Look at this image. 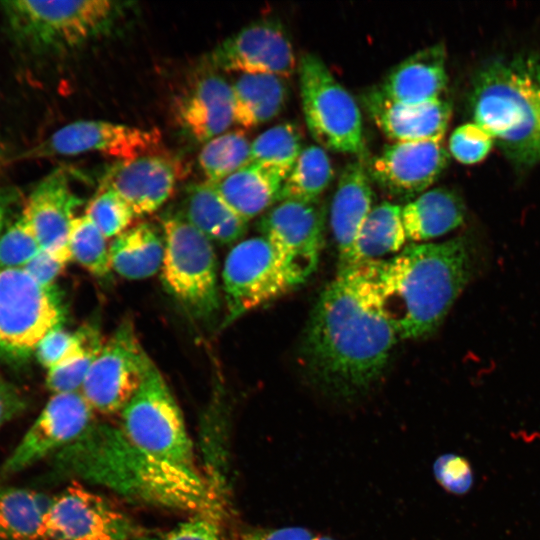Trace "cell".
Listing matches in <instances>:
<instances>
[{
  "label": "cell",
  "mask_w": 540,
  "mask_h": 540,
  "mask_svg": "<svg viewBox=\"0 0 540 540\" xmlns=\"http://www.w3.org/2000/svg\"><path fill=\"white\" fill-rule=\"evenodd\" d=\"M396 332L377 309L362 266L338 271L320 294L300 356L313 384L343 399L368 391L384 373Z\"/></svg>",
  "instance_id": "1"
},
{
  "label": "cell",
  "mask_w": 540,
  "mask_h": 540,
  "mask_svg": "<svg viewBox=\"0 0 540 540\" xmlns=\"http://www.w3.org/2000/svg\"><path fill=\"white\" fill-rule=\"evenodd\" d=\"M485 248L468 233L412 243L388 259L359 263L377 309L399 339L432 335L482 271Z\"/></svg>",
  "instance_id": "2"
},
{
  "label": "cell",
  "mask_w": 540,
  "mask_h": 540,
  "mask_svg": "<svg viewBox=\"0 0 540 540\" xmlns=\"http://www.w3.org/2000/svg\"><path fill=\"white\" fill-rule=\"evenodd\" d=\"M55 466L141 503L213 518L219 512L215 492L196 470L143 451L111 425L93 423L56 454Z\"/></svg>",
  "instance_id": "3"
},
{
  "label": "cell",
  "mask_w": 540,
  "mask_h": 540,
  "mask_svg": "<svg viewBox=\"0 0 540 540\" xmlns=\"http://www.w3.org/2000/svg\"><path fill=\"white\" fill-rule=\"evenodd\" d=\"M473 122L519 166L540 161V55L492 59L479 68L469 96Z\"/></svg>",
  "instance_id": "4"
},
{
  "label": "cell",
  "mask_w": 540,
  "mask_h": 540,
  "mask_svg": "<svg viewBox=\"0 0 540 540\" xmlns=\"http://www.w3.org/2000/svg\"><path fill=\"white\" fill-rule=\"evenodd\" d=\"M0 6L12 44L33 57L66 52L107 33L122 12L109 0H12Z\"/></svg>",
  "instance_id": "5"
},
{
  "label": "cell",
  "mask_w": 540,
  "mask_h": 540,
  "mask_svg": "<svg viewBox=\"0 0 540 540\" xmlns=\"http://www.w3.org/2000/svg\"><path fill=\"white\" fill-rule=\"evenodd\" d=\"M166 288L197 319L209 320L220 306L217 258L212 242L181 213L162 220Z\"/></svg>",
  "instance_id": "6"
},
{
  "label": "cell",
  "mask_w": 540,
  "mask_h": 540,
  "mask_svg": "<svg viewBox=\"0 0 540 540\" xmlns=\"http://www.w3.org/2000/svg\"><path fill=\"white\" fill-rule=\"evenodd\" d=\"M120 414V429L138 448L175 465L196 470L193 446L181 410L153 362Z\"/></svg>",
  "instance_id": "7"
},
{
  "label": "cell",
  "mask_w": 540,
  "mask_h": 540,
  "mask_svg": "<svg viewBox=\"0 0 540 540\" xmlns=\"http://www.w3.org/2000/svg\"><path fill=\"white\" fill-rule=\"evenodd\" d=\"M65 309L55 286L34 280L24 269L0 270V356L28 359L40 341L62 326Z\"/></svg>",
  "instance_id": "8"
},
{
  "label": "cell",
  "mask_w": 540,
  "mask_h": 540,
  "mask_svg": "<svg viewBox=\"0 0 540 540\" xmlns=\"http://www.w3.org/2000/svg\"><path fill=\"white\" fill-rule=\"evenodd\" d=\"M298 72L303 114L312 137L333 151L363 153L361 111L350 92L314 53L301 56Z\"/></svg>",
  "instance_id": "9"
},
{
  "label": "cell",
  "mask_w": 540,
  "mask_h": 540,
  "mask_svg": "<svg viewBox=\"0 0 540 540\" xmlns=\"http://www.w3.org/2000/svg\"><path fill=\"white\" fill-rule=\"evenodd\" d=\"M325 206L283 200L264 213L259 230L273 247L295 288L316 270L324 246Z\"/></svg>",
  "instance_id": "10"
},
{
  "label": "cell",
  "mask_w": 540,
  "mask_h": 540,
  "mask_svg": "<svg viewBox=\"0 0 540 540\" xmlns=\"http://www.w3.org/2000/svg\"><path fill=\"white\" fill-rule=\"evenodd\" d=\"M152 362L131 321H123L104 342L80 392L94 411L121 412L140 387Z\"/></svg>",
  "instance_id": "11"
},
{
  "label": "cell",
  "mask_w": 540,
  "mask_h": 540,
  "mask_svg": "<svg viewBox=\"0 0 540 540\" xmlns=\"http://www.w3.org/2000/svg\"><path fill=\"white\" fill-rule=\"evenodd\" d=\"M222 282L226 325L294 288L273 247L263 236L242 240L230 250L224 262Z\"/></svg>",
  "instance_id": "12"
},
{
  "label": "cell",
  "mask_w": 540,
  "mask_h": 540,
  "mask_svg": "<svg viewBox=\"0 0 540 540\" xmlns=\"http://www.w3.org/2000/svg\"><path fill=\"white\" fill-rule=\"evenodd\" d=\"M157 129H143L103 120H78L62 126L16 160L43 159L98 152L120 161L150 154L160 143Z\"/></svg>",
  "instance_id": "13"
},
{
  "label": "cell",
  "mask_w": 540,
  "mask_h": 540,
  "mask_svg": "<svg viewBox=\"0 0 540 540\" xmlns=\"http://www.w3.org/2000/svg\"><path fill=\"white\" fill-rule=\"evenodd\" d=\"M93 411L80 391L53 394L1 465L0 479L15 475L75 442L94 423Z\"/></svg>",
  "instance_id": "14"
},
{
  "label": "cell",
  "mask_w": 540,
  "mask_h": 540,
  "mask_svg": "<svg viewBox=\"0 0 540 540\" xmlns=\"http://www.w3.org/2000/svg\"><path fill=\"white\" fill-rule=\"evenodd\" d=\"M134 534L125 514L77 483L50 499L45 540H130Z\"/></svg>",
  "instance_id": "15"
},
{
  "label": "cell",
  "mask_w": 540,
  "mask_h": 540,
  "mask_svg": "<svg viewBox=\"0 0 540 540\" xmlns=\"http://www.w3.org/2000/svg\"><path fill=\"white\" fill-rule=\"evenodd\" d=\"M212 67L242 74L290 77L296 57L282 24L274 19L255 21L223 40L209 56Z\"/></svg>",
  "instance_id": "16"
},
{
  "label": "cell",
  "mask_w": 540,
  "mask_h": 540,
  "mask_svg": "<svg viewBox=\"0 0 540 540\" xmlns=\"http://www.w3.org/2000/svg\"><path fill=\"white\" fill-rule=\"evenodd\" d=\"M449 163L443 140L394 142L368 166V174L392 197L410 198L425 192Z\"/></svg>",
  "instance_id": "17"
},
{
  "label": "cell",
  "mask_w": 540,
  "mask_h": 540,
  "mask_svg": "<svg viewBox=\"0 0 540 540\" xmlns=\"http://www.w3.org/2000/svg\"><path fill=\"white\" fill-rule=\"evenodd\" d=\"M82 203L70 185L68 172L59 167L36 184L22 209L41 250L64 264L72 260L70 229L74 212Z\"/></svg>",
  "instance_id": "18"
},
{
  "label": "cell",
  "mask_w": 540,
  "mask_h": 540,
  "mask_svg": "<svg viewBox=\"0 0 540 540\" xmlns=\"http://www.w3.org/2000/svg\"><path fill=\"white\" fill-rule=\"evenodd\" d=\"M179 175L172 159L150 153L111 166L101 188L113 190L141 216L153 213L170 198Z\"/></svg>",
  "instance_id": "19"
},
{
  "label": "cell",
  "mask_w": 540,
  "mask_h": 540,
  "mask_svg": "<svg viewBox=\"0 0 540 540\" xmlns=\"http://www.w3.org/2000/svg\"><path fill=\"white\" fill-rule=\"evenodd\" d=\"M364 108L377 127L395 142L443 140L452 106L441 97L420 104H406L387 97L379 87L362 96Z\"/></svg>",
  "instance_id": "20"
},
{
  "label": "cell",
  "mask_w": 540,
  "mask_h": 540,
  "mask_svg": "<svg viewBox=\"0 0 540 540\" xmlns=\"http://www.w3.org/2000/svg\"><path fill=\"white\" fill-rule=\"evenodd\" d=\"M174 115L191 137L206 143L234 123L232 86L219 74L204 73L177 97Z\"/></svg>",
  "instance_id": "21"
},
{
  "label": "cell",
  "mask_w": 540,
  "mask_h": 540,
  "mask_svg": "<svg viewBox=\"0 0 540 540\" xmlns=\"http://www.w3.org/2000/svg\"><path fill=\"white\" fill-rule=\"evenodd\" d=\"M373 191L362 160L343 169L331 204L330 221L337 245L339 270L351 265L359 231L372 210Z\"/></svg>",
  "instance_id": "22"
},
{
  "label": "cell",
  "mask_w": 540,
  "mask_h": 540,
  "mask_svg": "<svg viewBox=\"0 0 540 540\" xmlns=\"http://www.w3.org/2000/svg\"><path fill=\"white\" fill-rule=\"evenodd\" d=\"M447 82L446 48L440 42L398 63L379 88L392 100L420 104L440 98Z\"/></svg>",
  "instance_id": "23"
},
{
  "label": "cell",
  "mask_w": 540,
  "mask_h": 540,
  "mask_svg": "<svg viewBox=\"0 0 540 540\" xmlns=\"http://www.w3.org/2000/svg\"><path fill=\"white\" fill-rule=\"evenodd\" d=\"M465 217L462 198L446 187L427 190L401 207L406 238L413 242L445 235L461 226Z\"/></svg>",
  "instance_id": "24"
},
{
  "label": "cell",
  "mask_w": 540,
  "mask_h": 540,
  "mask_svg": "<svg viewBox=\"0 0 540 540\" xmlns=\"http://www.w3.org/2000/svg\"><path fill=\"white\" fill-rule=\"evenodd\" d=\"M284 180L285 177L277 169L249 162L212 184L224 201L239 216L249 221L279 202Z\"/></svg>",
  "instance_id": "25"
},
{
  "label": "cell",
  "mask_w": 540,
  "mask_h": 540,
  "mask_svg": "<svg viewBox=\"0 0 540 540\" xmlns=\"http://www.w3.org/2000/svg\"><path fill=\"white\" fill-rule=\"evenodd\" d=\"M182 216L211 242L231 244L246 233L248 221L239 216L210 182L192 185Z\"/></svg>",
  "instance_id": "26"
},
{
  "label": "cell",
  "mask_w": 540,
  "mask_h": 540,
  "mask_svg": "<svg viewBox=\"0 0 540 540\" xmlns=\"http://www.w3.org/2000/svg\"><path fill=\"white\" fill-rule=\"evenodd\" d=\"M111 269L130 280L153 276L162 266L164 239L150 223L130 227L109 245Z\"/></svg>",
  "instance_id": "27"
},
{
  "label": "cell",
  "mask_w": 540,
  "mask_h": 540,
  "mask_svg": "<svg viewBox=\"0 0 540 540\" xmlns=\"http://www.w3.org/2000/svg\"><path fill=\"white\" fill-rule=\"evenodd\" d=\"M231 86L234 123L243 128L270 121L281 112L288 98L284 78L273 74H242Z\"/></svg>",
  "instance_id": "28"
},
{
  "label": "cell",
  "mask_w": 540,
  "mask_h": 540,
  "mask_svg": "<svg viewBox=\"0 0 540 540\" xmlns=\"http://www.w3.org/2000/svg\"><path fill=\"white\" fill-rule=\"evenodd\" d=\"M50 499L33 489L0 485V540H45Z\"/></svg>",
  "instance_id": "29"
},
{
  "label": "cell",
  "mask_w": 540,
  "mask_h": 540,
  "mask_svg": "<svg viewBox=\"0 0 540 540\" xmlns=\"http://www.w3.org/2000/svg\"><path fill=\"white\" fill-rule=\"evenodd\" d=\"M406 240L401 207L390 202L378 204L372 208L359 231L349 267L397 253Z\"/></svg>",
  "instance_id": "30"
},
{
  "label": "cell",
  "mask_w": 540,
  "mask_h": 540,
  "mask_svg": "<svg viewBox=\"0 0 540 540\" xmlns=\"http://www.w3.org/2000/svg\"><path fill=\"white\" fill-rule=\"evenodd\" d=\"M333 175V167L326 151L317 145L305 147L283 182L279 202L320 200Z\"/></svg>",
  "instance_id": "31"
},
{
  "label": "cell",
  "mask_w": 540,
  "mask_h": 540,
  "mask_svg": "<svg viewBox=\"0 0 540 540\" xmlns=\"http://www.w3.org/2000/svg\"><path fill=\"white\" fill-rule=\"evenodd\" d=\"M303 134L294 123L277 124L251 143L250 162L277 169L285 178L303 150Z\"/></svg>",
  "instance_id": "32"
},
{
  "label": "cell",
  "mask_w": 540,
  "mask_h": 540,
  "mask_svg": "<svg viewBox=\"0 0 540 540\" xmlns=\"http://www.w3.org/2000/svg\"><path fill=\"white\" fill-rule=\"evenodd\" d=\"M247 136L241 130L225 132L207 141L199 153V165L207 181L216 183L250 162Z\"/></svg>",
  "instance_id": "33"
},
{
  "label": "cell",
  "mask_w": 540,
  "mask_h": 540,
  "mask_svg": "<svg viewBox=\"0 0 540 540\" xmlns=\"http://www.w3.org/2000/svg\"><path fill=\"white\" fill-rule=\"evenodd\" d=\"M84 325L85 338L80 348L48 370L46 386L53 394L80 391L93 361L105 342L97 325L93 323Z\"/></svg>",
  "instance_id": "34"
},
{
  "label": "cell",
  "mask_w": 540,
  "mask_h": 540,
  "mask_svg": "<svg viewBox=\"0 0 540 540\" xmlns=\"http://www.w3.org/2000/svg\"><path fill=\"white\" fill-rule=\"evenodd\" d=\"M72 260L96 277H107L110 265L107 238L86 214L75 216L69 235Z\"/></svg>",
  "instance_id": "35"
},
{
  "label": "cell",
  "mask_w": 540,
  "mask_h": 540,
  "mask_svg": "<svg viewBox=\"0 0 540 540\" xmlns=\"http://www.w3.org/2000/svg\"><path fill=\"white\" fill-rule=\"evenodd\" d=\"M84 214L107 239L115 238L127 230L136 216L117 193L101 187L100 192L88 203Z\"/></svg>",
  "instance_id": "36"
},
{
  "label": "cell",
  "mask_w": 540,
  "mask_h": 540,
  "mask_svg": "<svg viewBox=\"0 0 540 540\" xmlns=\"http://www.w3.org/2000/svg\"><path fill=\"white\" fill-rule=\"evenodd\" d=\"M39 243L22 211L0 237V270L23 269L39 252Z\"/></svg>",
  "instance_id": "37"
},
{
  "label": "cell",
  "mask_w": 540,
  "mask_h": 540,
  "mask_svg": "<svg viewBox=\"0 0 540 540\" xmlns=\"http://www.w3.org/2000/svg\"><path fill=\"white\" fill-rule=\"evenodd\" d=\"M495 144L491 134L475 122L458 126L449 138L452 156L464 164H474L483 160Z\"/></svg>",
  "instance_id": "38"
},
{
  "label": "cell",
  "mask_w": 540,
  "mask_h": 540,
  "mask_svg": "<svg viewBox=\"0 0 540 540\" xmlns=\"http://www.w3.org/2000/svg\"><path fill=\"white\" fill-rule=\"evenodd\" d=\"M84 338V325L75 332L67 331L63 326H59L40 341L34 354L38 362L50 370L74 354L82 345Z\"/></svg>",
  "instance_id": "39"
},
{
  "label": "cell",
  "mask_w": 540,
  "mask_h": 540,
  "mask_svg": "<svg viewBox=\"0 0 540 540\" xmlns=\"http://www.w3.org/2000/svg\"><path fill=\"white\" fill-rule=\"evenodd\" d=\"M433 471L437 482L454 495H465L473 486L472 467L469 461L460 455H441L436 459Z\"/></svg>",
  "instance_id": "40"
},
{
  "label": "cell",
  "mask_w": 540,
  "mask_h": 540,
  "mask_svg": "<svg viewBox=\"0 0 540 540\" xmlns=\"http://www.w3.org/2000/svg\"><path fill=\"white\" fill-rule=\"evenodd\" d=\"M161 540H222L213 517L195 515L169 531Z\"/></svg>",
  "instance_id": "41"
},
{
  "label": "cell",
  "mask_w": 540,
  "mask_h": 540,
  "mask_svg": "<svg viewBox=\"0 0 540 540\" xmlns=\"http://www.w3.org/2000/svg\"><path fill=\"white\" fill-rule=\"evenodd\" d=\"M65 265L41 250L23 269L41 285L51 287Z\"/></svg>",
  "instance_id": "42"
},
{
  "label": "cell",
  "mask_w": 540,
  "mask_h": 540,
  "mask_svg": "<svg viewBox=\"0 0 540 540\" xmlns=\"http://www.w3.org/2000/svg\"><path fill=\"white\" fill-rule=\"evenodd\" d=\"M27 407L26 399L20 391L0 375V427Z\"/></svg>",
  "instance_id": "43"
},
{
  "label": "cell",
  "mask_w": 540,
  "mask_h": 540,
  "mask_svg": "<svg viewBox=\"0 0 540 540\" xmlns=\"http://www.w3.org/2000/svg\"><path fill=\"white\" fill-rule=\"evenodd\" d=\"M309 530L301 527H286L269 531H254L243 536V540H315Z\"/></svg>",
  "instance_id": "44"
},
{
  "label": "cell",
  "mask_w": 540,
  "mask_h": 540,
  "mask_svg": "<svg viewBox=\"0 0 540 540\" xmlns=\"http://www.w3.org/2000/svg\"><path fill=\"white\" fill-rule=\"evenodd\" d=\"M21 196V191L15 186H0V237L10 222L12 211L16 208Z\"/></svg>",
  "instance_id": "45"
},
{
  "label": "cell",
  "mask_w": 540,
  "mask_h": 540,
  "mask_svg": "<svg viewBox=\"0 0 540 540\" xmlns=\"http://www.w3.org/2000/svg\"><path fill=\"white\" fill-rule=\"evenodd\" d=\"M5 159H6V146L0 134V166L4 163Z\"/></svg>",
  "instance_id": "46"
},
{
  "label": "cell",
  "mask_w": 540,
  "mask_h": 540,
  "mask_svg": "<svg viewBox=\"0 0 540 540\" xmlns=\"http://www.w3.org/2000/svg\"><path fill=\"white\" fill-rule=\"evenodd\" d=\"M315 540H334L327 536H316Z\"/></svg>",
  "instance_id": "47"
}]
</instances>
